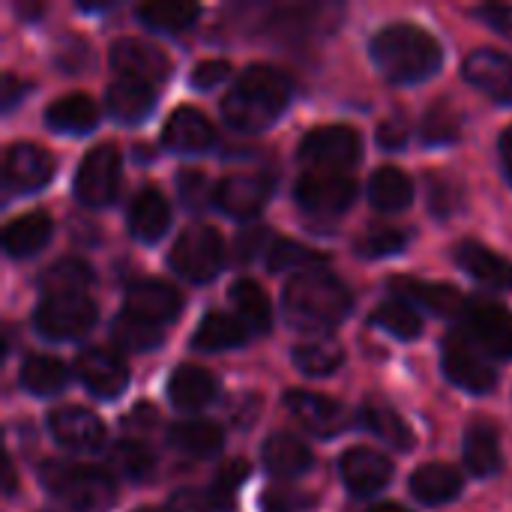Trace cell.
<instances>
[{
  "label": "cell",
  "mask_w": 512,
  "mask_h": 512,
  "mask_svg": "<svg viewBox=\"0 0 512 512\" xmlns=\"http://www.w3.org/2000/svg\"><path fill=\"white\" fill-rule=\"evenodd\" d=\"M18 381H21V387H24L27 393H33V396H54V393L66 390L69 372H66V366H63L57 357L30 354V357L21 363Z\"/></svg>",
  "instance_id": "cell-37"
},
{
  "label": "cell",
  "mask_w": 512,
  "mask_h": 512,
  "mask_svg": "<svg viewBox=\"0 0 512 512\" xmlns=\"http://www.w3.org/2000/svg\"><path fill=\"white\" fill-rule=\"evenodd\" d=\"M54 66L63 75H81L90 66V48L81 36H60L54 42Z\"/></svg>",
  "instance_id": "cell-47"
},
{
  "label": "cell",
  "mask_w": 512,
  "mask_h": 512,
  "mask_svg": "<svg viewBox=\"0 0 512 512\" xmlns=\"http://www.w3.org/2000/svg\"><path fill=\"white\" fill-rule=\"evenodd\" d=\"M111 339L123 348V351H153L162 345V327L156 324H147L129 312H120L114 321H111Z\"/></svg>",
  "instance_id": "cell-43"
},
{
  "label": "cell",
  "mask_w": 512,
  "mask_h": 512,
  "mask_svg": "<svg viewBox=\"0 0 512 512\" xmlns=\"http://www.w3.org/2000/svg\"><path fill=\"white\" fill-rule=\"evenodd\" d=\"M54 177V156L33 144L15 141L3 153V189L9 195H33Z\"/></svg>",
  "instance_id": "cell-11"
},
{
  "label": "cell",
  "mask_w": 512,
  "mask_h": 512,
  "mask_svg": "<svg viewBox=\"0 0 512 512\" xmlns=\"http://www.w3.org/2000/svg\"><path fill=\"white\" fill-rule=\"evenodd\" d=\"M459 135H462V114H459V108L450 99L435 102L426 111L423 123H420L423 144H429V147H447V144L459 141Z\"/></svg>",
  "instance_id": "cell-41"
},
{
  "label": "cell",
  "mask_w": 512,
  "mask_h": 512,
  "mask_svg": "<svg viewBox=\"0 0 512 512\" xmlns=\"http://www.w3.org/2000/svg\"><path fill=\"white\" fill-rule=\"evenodd\" d=\"M339 474L354 495H375L390 486L393 462L372 447H351L339 459Z\"/></svg>",
  "instance_id": "cell-19"
},
{
  "label": "cell",
  "mask_w": 512,
  "mask_h": 512,
  "mask_svg": "<svg viewBox=\"0 0 512 512\" xmlns=\"http://www.w3.org/2000/svg\"><path fill=\"white\" fill-rule=\"evenodd\" d=\"M462 72L468 84H474L495 102L512 105V54L495 48H477L465 57Z\"/></svg>",
  "instance_id": "cell-20"
},
{
  "label": "cell",
  "mask_w": 512,
  "mask_h": 512,
  "mask_svg": "<svg viewBox=\"0 0 512 512\" xmlns=\"http://www.w3.org/2000/svg\"><path fill=\"white\" fill-rule=\"evenodd\" d=\"M219 393V381L192 363H183L174 369L171 381H168V399L177 411H201L207 408Z\"/></svg>",
  "instance_id": "cell-25"
},
{
  "label": "cell",
  "mask_w": 512,
  "mask_h": 512,
  "mask_svg": "<svg viewBox=\"0 0 512 512\" xmlns=\"http://www.w3.org/2000/svg\"><path fill=\"white\" fill-rule=\"evenodd\" d=\"M375 138H378V147L381 150H405L408 147V138H411V126H408V120L405 117H390V120H384L381 126H378V132H375Z\"/></svg>",
  "instance_id": "cell-53"
},
{
  "label": "cell",
  "mask_w": 512,
  "mask_h": 512,
  "mask_svg": "<svg viewBox=\"0 0 512 512\" xmlns=\"http://www.w3.org/2000/svg\"><path fill=\"white\" fill-rule=\"evenodd\" d=\"M456 261L480 285H489V288H498V291H512V264L507 258H501L498 252L486 249L483 243L462 240L456 246Z\"/></svg>",
  "instance_id": "cell-24"
},
{
  "label": "cell",
  "mask_w": 512,
  "mask_h": 512,
  "mask_svg": "<svg viewBox=\"0 0 512 512\" xmlns=\"http://www.w3.org/2000/svg\"><path fill=\"white\" fill-rule=\"evenodd\" d=\"M261 456H264V465L273 477H282V480H294V477H303L309 468H312V453L309 447L288 435V432H276L264 441L261 447Z\"/></svg>",
  "instance_id": "cell-28"
},
{
  "label": "cell",
  "mask_w": 512,
  "mask_h": 512,
  "mask_svg": "<svg viewBox=\"0 0 512 512\" xmlns=\"http://www.w3.org/2000/svg\"><path fill=\"white\" fill-rule=\"evenodd\" d=\"M477 18L489 24L498 33H512V6L510 3H486L477 9Z\"/></svg>",
  "instance_id": "cell-56"
},
{
  "label": "cell",
  "mask_w": 512,
  "mask_h": 512,
  "mask_svg": "<svg viewBox=\"0 0 512 512\" xmlns=\"http://www.w3.org/2000/svg\"><path fill=\"white\" fill-rule=\"evenodd\" d=\"M162 141H165L168 150L192 156V153L210 150L213 141H216V132H213L210 120H207L198 108L183 105V108H177V111L168 117V123H165V129H162Z\"/></svg>",
  "instance_id": "cell-22"
},
{
  "label": "cell",
  "mask_w": 512,
  "mask_h": 512,
  "mask_svg": "<svg viewBox=\"0 0 512 512\" xmlns=\"http://www.w3.org/2000/svg\"><path fill=\"white\" fill-rule=\"evenodd\" d=\"M96 318H99V309L87 294H48L36 306L33 324L39 336L54 339V342H69V339H81L84 333H90Z\"/></svg>",
  "instance_id": "cell-6"
},
{
  "label": "cell",
  "mask_w": 512,
  "mask_h": 512,
  "mask_svg": "<svg viewBox=\"0 0 512 512\" xmlns=\"http://www.w3.org/2000/svg\"><path fill=\"white\" fill-rule=\"evenodd\" d=\"M444 375L465 393H474V396H483V393H492L495 384H498V375L495 369L489 366V360H483V354L465 339V336H450L447 345H444Z\"/></svg>",
  "instance_id": "cell-14"
},
{
  "label": "cell",
  "mask_w": 512,
  "mask_h": 512,
  "mask_svg": "<svg viewBox=\"0 0 512 512\" xmlns=\"http://www.w3.org/2000/svg\"><path fill=\"white\" fill-rule=\"evenodd\" d=\"M126 225H129V234L138 240V243H159L171 225V210H168V201L162 198L159 189L153 186H144L132 204H129V216H126Z\"/></svg>",
  "instance_id": "cell-23"
},
{
  "label": "cell",
  "mask_w": 512,
  "mask_h": 512,
  "mask_svg": "<svg viewBox=\"0 0 512 512\" xmlns=\"http://www.w3.org/2000/svg\"><path fill=\"white\" fill-rule=\"evenodd\" d=\"M291 84L288 78L264 63H255L240 72L234 87L222 99V120L237 132H264L288 108Z\"/></svg>",
  "instance_id": "cell-1"
},
{
  "label": "cell",
  "mask_w": 512,
  "mask_h": 512,
  "mask_svg": "<svg viewBox=\"0 0 512 512\" xmlns=\"http://www.w3.org/2000/svg\"><path fill=\"white\" fill-rule=\"evenodd\" d=\"M222 264H225V243L219 231L210 225L186 228L171 249V267L192 285L213 282L222 273Z\"/></svg>",
  "instance_id": "cell-5"
},
{
  "label": "cell",
  "mask_w": 512,
  "mask_h": 512,
  "mask_svg": "<svg viewBox=\"0 0 512 512\" xmlns=\"http://www.w3.org/2000/svg\"><path fill=\"white\" fill-rule=\"evenodd\" d=\"M390 288L399 294V300L411 303L414 309H429L441 318H462L468 309V297H462L453 285L444 282H423V279H390Z\"/></svg>",
  "instance_id": "cell-21"
},
{
  "label": "cell",
  "mask_w": 512,
  "mask_h": 512,
  "mask_svg": "<svg viewBox=\"0 0 512 512\" xmlns=\"http://www.w3.org/2000/svg\"><path fill=\"white\" fill-rule=\"evenodd\" d=\"M126 423L132 426V423H156V411H153V405H147V402H141V405H135L132 408V414L126 417Z\"/></svg>",
  "instance_id": "cell-59"
},
{
  "label": "cell",
  "mask_w": 512,
  "mask_h": 512,
  "mask_svg": "<svg viewBox=\"0 0 512 512\" xmlns=\"http://www.w3.org/2000/svg\"><path fill=\"white\" fill-rule=\"evenodd\" d=\"M48 432L63 450H72V453H93L105 441V423L93 411L78 408V405L51 411Z\"/></svg>",
  "instance_id": "cell-16"
},
{
  "label": "cell",
  "mask_w": 512,
  "mask_h": 512,
  "mask_svg": "<svg viewBox=\"0 0 512 512\" xmlns=\"http://www.w3.org/2000/svg\"><path fill=\"white\" fill-rule=\"evenodd\" d=\"M54 222L45 210H30L18 219H12L3 228V252L9 258H30L36 252H42L51 240Z\"/></svg>",
  "instance_id": "cell-26"
},
{
  "label": "cell",
  "mask_w": 512,
  "mask_h": 512,
  "mask_svg": "<svg viewBox=\"0 0 512 512\" xmlns=\"http://www.w3.org/2000/svg\"><path fill=\"white\" fill-rule=\"evenodd\" d=\"M354 300L345 282L324 270H309L297 273L282 294V309L285 318L294 330L321 336L324 330L342 324L351 312Z\"/></svg>",
  "instance_id": "cell-2"
},
{
  "label": "cell",
  "mask_w": 512,
  "mask_h": 512,
  "mask_svg": "<svg viewBox=\"0 0 512 512\" xmlns=\"http://www.w3.org/2000/svg\"><path fill=\"white\" fill-rule=\"evenodd\" d=\"M108 63L120 75V81H138L147 87L162 84L171 72V63L162 54V48H156L144 39H135V36L117 39L108 51Z\"/></svg>",
  "instance_id": "cell-12"
},
{
  "label": "cell",
  "mask_w": 512,
  "mask_h": 512,
  "mask_svg": "<svg viewBox=\"0 0 512 512\" xmlns=\"http://www.w3.org/2000/svg\"><path fill=\"white\" fill-rule=\"evenodd\" d=\"M465 465L477 477H495L504 465L498 435L489 426H471L465 432Z\"/></svg>",
  "instance_id": "cell-38"
},
{
  "label": "cell",
  "mask_w": 512,
  "mask_h": 512,
  "mask_svg": "<svg viewBox=\"0 0 512 512\" xmlns=\"http://www.w3.org/2000/svg\"><path fill=\"white\" fill-rule=\"evenodd\" d=\"M249 336H252L249 327H246L237 315L210 309V312L201 318V324H198V330H195V336H192V348H195V351H204V354L231 351V348L246 345Z\"/></svg>",
  "instance_id": "cell-27"
},
{
  "label": "cell",
  "mask_w": 512,
  "mask_h": 512,
  "mask_svg": "<svg viewBox=\"0 0 512 512\" xmlns=\"http://www.w3.org/2000/svg\"><path fill=\"white\" fill-rule=\"evenodd\" d=\"M27 90H30V84H24L18 75L6 72V75H3V93H0V96H3V111H12V108L18 105V99H21Z\"/></svg>",
  "instance_id": "cell-57"
},
{
  "label": "cell",
  "mask_w": 512,
  "mask_h": 512,
  "mask_svg": "<svg viewBox=\"0 0 512 512\" xmlns=\"http://www.w3.org/2000/svg\"><path fill=\"white\" fill-rule=\"evenodd\" d=\"M156 105V93L153 87L147 84H138V81H114L105 93V108L108 114L117 120V123H126V126H135L141 123L144 117H150Z\"/></svg>",
  "instance_id": "cell-31"
},
{
  "label": "cell",
  "mask_w": 512,
  "mask_h": 512,
  "mask_svg": "<svg viewBox=\"0 0 512 512\" xmlns=\"http://www.w3.org/2000/svg\"><path fill=\"white\" fill-rule=\"evenodd\" d=\"M177 189H180V201L189 207V210H204L210 201H213V189L207 183V177L195 168H186L180 177H177Z\"/></svg>",
  "instance_id": "cell-51"
},
{
  "label": "cell",
  "mask_w": 512,
  "mask_h": 512,
  "mask_svg": "<svg viewBox=\"0 0 512 512\" xmlns=\"http://www.w3.org/2000/svg\"><path fill=\"white\" fill-rule=\"evenodd\" d=\"M327 261L330 258L324 252H315L309 246H300L297 240H276L273 249H270V255H267V264L276 273H282V270H300V267H303V273H309V270H315V267H321Z\"/></svg>",
  "instance_id": "cell-45"
},
{
  "label": "cell",
  "mask_w": 512,
  "mask_h": 512,
  "mask_svg": "<svg viewBox=\"0 0 512 512\" xmlns=\"http://www.w3.org/2000/svg\"><path fill=\"white\" fill-rule=\"evenodd\" d=\"M216 498L213 492H201V489H180L168 498V512H213Z\"/></svg>",
  "instance_id": "cell-52"
},
{
  "label": "cell",
  "mask_w": 512,
  "mask_h": 512,
  "mask_svg": "<svg viewBox=\"0 0 512 512\" xmlns=\"http://www.w3.org/2000/svg\"><path fill=\"white\" fill-rule=\"evenodd\" d=\"M135 512H159V510H135Z\"/></svg>",
  "instance_id": "cell-62"
},
{
  "label": "cell",
  "mask_w": 512,
  "mask_h": 512,
  "mask_svg": "<svg viewBox=\"0 0 512 512\" xmlns=\"http://www.w3.org/2000/svg\"><path fill=\"white\" fill-rule=\"evenodd\" d=\"M99 123V111L90 96L66 93L45 108V126L63 135H87Z\"/></svg>",
  "instance_id": "cell-29"
},
{
  "label": "cell",
  "mask_w": 512,
  "mask_h": 512,
  "mask_svg": "<svg viewBox=\"0 0 512 512\" xmlns=\"http://www.w3.org/2000/svg\"><path fill=\"white\" fill-rule=\"evenodd\" d=\"M411 198H414V186L405 171L384 165L369 177V201L375 210L396 213V210H405L411 204Z\"/></svg>",
  "instance_id": "cell-36"
},
{
  "label": "cell",
  "mask_w": 512,
  "mask_h": 512,
  "mask_svg": "<svg viewBox=\"0 0 512 512\" xmlns=\"http://www.w3.org/2000/svg\"><path fill=\"white\" fill-rule=\"evenodd\" d=\"M42 297L48 294H87V288L93 285V270L78 261V258H60L57 264H51L42 279Z\"/></svg>",
  "instance_id": "cell-40"
},
{
  "label": "cell",
  "mask_w": 512,
  "mask_h": 512,
  "mask_svg": "<svg viewBox=\"0 0 512 512\" xmlns=\"http://www.w3.org/2000/svg\"><path fill=\"white\" fill-rule=\"evenodd\" d=\"M357 423L372 432L375 438H381L384 444H390L393 450H411L414 447V435L408 429V423L387 405V402H375L369 399L360 414H357Z\"/></svg>",
  "instance_id": "cell-32"
},
{
  "label": "cell",
  "mask_w": 512,
  "mask_h": 512,
  "mask_svg": "<svg viewBox=\"0 0 512 512\" xmlns=\"http://www.w3.org/2000/svg\"><path fill=\"white\" fill-rule=\"evenodd\" d=\"M363 156L360 135L351 126H318L300 144V159L312 165V171H336L357 165Z\"/></svg>",
  "instance_id": "cell-8"
},
{
  "label": "cell",
  "mask_w": 512,
  "mask_h": 512,
  "mask_svg": "<svg viewBox=\"0 0 512 512\" xmlns=\"http://www.w3.org/2000/svg\"><path fill=\"white\" fill-rule=\"evenodd\" d=\"M273 180L264 174H231L216 183L213 204L231 219H252L270 201Z\"/></svg>",
  "instance_id": "cell-15"
},
{
  "label": "cell",
  "mask_w": 512,
  "mask_h": 512,
  "mask_svg": "<svg viewBox=\"0 0 512 512\" xmlns=\"http://www.w3.org/2000/svg\"><path fill=\"white\" fill-rule=\"evenodd\" d=\"M228 300L237 312V318L249 327V333H267L273 324V309L270 300L264 294V288H258V282L252 279H237L228 291Z\"/></svg>",
  "instance_id": "cell-35"
},
{
  "label": "cell",
  "mask_w": 512,
  "mask_h": 512,
  "mask_svg": "<svg viewBox=\"0 0 512 512\" xmlns=\"http://www.w3.org/2000/svg\"><path fill=\"white\" fill-rule=\"evenodd\" d=\"M426 186H429V210L438 219H450L462 207V192H459V186L453 180L435 174V177L426 180Z\"/></svg>",
  "instance_id": "cell-48"
},
{
  "label": "cell",
  "mask_w": 512,
  "mask_h": 512,
  "mask_svg": "<svg viewBox=\"0 0 512 512\" xmlns=\"http://www.w3.org/2000/svg\"><path fill=\"white\" fill-rule=\"evenodd\" d=\"M285 408L294 417V423L303 426L315 438H336V435L348 432V426H351V414L345 405H339L330 396L309 393V390L285 393Z\"/></svg>",
  "instance_id": "cell-13"
},
{
  "label": "cell",
  "mask_w": 512,
  "mask_h": 512,
  "mask_svg": "<svg viewBox=\"0 0 512 512\" xmlns=\"http://www.w3.org/2000/svg\"><path fill=\"white\" fill-rule=\"evenodd\" d=\"M498 153H501L504 174H507V180L512 183V126L501 132V138H498Z\"/></svg>",
  "instance_id": "cell-58"
},
{
  "label": "cell",
  "mask_w": 512,
  "mask_h": 512,
  "mask_svg": "<svg viewBox=\"0 0 512 512\" xmlns=\"http://www.w3.org/2000/svg\"><path fill=\"white\" fill-rule=\"evenodd\" d=\"M135 15L156 33H183L198 21L201 9L192 3H144L135 9Z\"/></svg>",
  "instance_id": "cell-39"
},
{
  "label": "cell",
  "mask_w": 512,
  "mask_h": 512,
  "mask_svg": "<svg viewBox=\"0 0 512 512\" xmlns=\"http://www.w3.org/2000/svg\"><path fill=\"white\" fill-rule=\"evenodd\" d=\"M372 324L387 330L390 336H396L402 342H414L423 333V321H420L417 309L411 303H405V300H387V303L375 306Z\"/></svg>",
  "instance_id": "cell-42"
},
{
  "label": "cell",
  "mask_w": 512,
  "mask_h": 512,
  "mask_svg": "<svg viewBox=\"0 0 512 512\" xmlns=\"http://www.w3.org/2000/svg\"><path fill=\"white\" fill-rule=\"evenodd\" d=\"M228 72H231V66L225 60H204L192 72V87L195 90H213L219 81L228 78Z\"/></svg>",
  "instance_id": "cell-55"
},
{
  "label": "cell",
  "mask_w": 512,
  "mask_h": 512,
  "mask_svg": "<svg viewBox=\"0 0 512 512\" xmlns=\"http://www.w3.org/2000/svg\"><path fill=\"white\" fill-rule=\"evenodd\" d=\"M273 243H276V240H273L270 228H249V231L237 234V243H234V258H237L240 264H255L258 258L270 255Z\"/></svg>",
  "instance_id": "cell-50"
},
{
  "label": "cell",
  "mask_w": 512,
  "mask_h": 512,
  "mask_svg": "<svg viewBox=\"0 0 512 512\" xmlns=\"http://www.w3.org/2000/svg\"><path fill=\"white\" fill-rule=\"evenodd\" d=\"M246 477H249V465H246L243 459L222 465V471L216 474V483H213V489H210V492H213V498H216V507H219V510H231L234 492H237V486H243V483H246Z\"/></svg>",
  "instance_id": "cell-49"
},
{
  "label": "cell",
  "mask_w": 512,
  "mask_h": 512,
  "mask_svg": "<svg viewBox=\"0 0 512 512\" xmlns=\"http://www.w3.org/2000/svg\"><path fill=\"white\" fill-rule=\"evenodd\" d=\"M462 321L465 339L492 360H512V312L492 300H468Z\"/></svg>",
  "instance_id": "cell-7"
},
{
  "label": "cell",
  "mask_w": 512,
  "mask_h": 512,
  "mask_svg": "<svg viewBox=\"0 0 512 512\" xmlns=\"http://www.w3.org/2000/svg\"><path fill=\"white\" fill-rule=\"evenodd\" d=\"M366 512H408L402 504H396V501H384V504H372Z\"/></svg>",
  "instance_id": "cell-60"
},
{
  "label": "cell",
  "mask_w": 512,
  "mask_h": 512,
  "mask_svg": "<svg viewBox=\"0 0 512 512\" xmlns=\"http://www.w3.org/2000/svg\"><path fill=\"white\" fill-rule=\"evenodd\" d=\"M42 483L51 495L75 510H108L117 498L114 477L93 465H48Z\"/></svg>",
  "instance_id": "cell-4"
},
{
  "label": "cell",
  "mask_w": 512,
  "mask_h": 512,
  "mask_svg": "<svg viewBox=\"0 0 512 512\" xmlns=\"http://www.w3.org/2000/svg\"><path fill=\"white\" fill-rule=\"evenodd\" d=\"M291 357H294V366L306 378H327L342 366L345 351L333 336H309L294 348Z\"/></svg>",
  "instance_id": "cell-34"
},
{
  "label": "cell",
  "mask_w": 512,
  "mask_h": 512,
  "mask_svg": "<svg viewBox=\"0 0 512 512\" xmlns=\"http://www.w3.org/2000/svg\"><path fill=\"white\" fill-rule=\"evenodd\" d=\"M75 375L84 384V390L96 399H117L129 384V366L114 351H84L75 363Z\"/></svg>",
  "instance_id": "cell-18"
},
{
  "label": "cell",
  "mask_w": 512,
  "mask_h": 512,
  "mask_svg": "<svg viewBox=\"0 0 512 512\" xmlns=\"http://www.w3.org/2000/svg\"><path fill=\"white\" fill-rule=\"evenodd\" d=\"M171 447H177L183 456L192 459H213L222 453L225 447V432L216 423L207 420H189V423H177L168 432Z\"/></svg>",
  "instance_id": "cell-33"
},
{
  "label": "cell",
  "mask_w": 512,
  "mask_h": 512,
  "mask_svg": "<svg viewBox=\"0 0 512 512\" xmlns=\"http://www.w3.org/2000/svg\"><path fill=\"white\" fill-rule=\"evenodd\" d=\"M309 504L306 495H300L297 489H270L264 498H261V510L264 512H297Z\"/></svg>",
  "instance_id": "cell-54"
},
{
  "label": "cell",
  "mask_w": 512,
  "mask_h": 512,
  "mask_svg": "<svg viewBox=\"0 0 512 512\" xmlns=\"http://www.w3.org/2000/svg\"><path fill=\"white\" fill-rule=\"evenodd\" d=\"M297 204L315 219H333L345 213L357 198V183L336 171H309L297 180Z\"/></svg>",
  "instance_id": "cell-9"
},
{
  "label": "cell",
  "mask_w": 512,
  "mask_h": 512,
  "mask_svg": "<svg viewBox=\"0 0 512 512\" xmlns=\"http://www.w3.org/2000/svg\"><path fill=\"white\" fill-rule=\"evenodd\" d=\"M459 492H462V477L450 465L432 462L411 474V495L426 507L450 504L453 498H459Z\"/></svg>",
  "instance_id": "cell-30"
},
{
  "label": "cell",
  "mask_w": 512,
  "mask_h": 512,
  "mask_svg": "<svg viewBox=\"0 0 512 512\" xmlns=\"http://www.w3.org/2000/svg\"><path fill=\"white\" fill-rule=\"evenodd\" d=\"M183 309L180 291L165 279H138L126 288V309L129 315L162 327L165 321H174Z\"/></svg>",
  "instance_id": "cell-17"
},
{
  "label": "cell",
  "mask_w": 512,
  "mask_h": 512,
  "mask_svg": "<svg viewBox=\"0 0 512 512\" xmlns=\"http://www.w3.org/2000/svg\"><path fill=\"white\" fill-rule=\"evenodd\" d=\"M120 189V153L114 144L93 147L75 171V198L84 207H105Z\"/></svg>",
  "instance_id": "cell-10"
},
{
  "label": "cell",
  "mask_w": 512,
  "mask_h": 512,
  "mask_svg": "<svg viewBox=\"0 0 512 512\" xmlns=\"http://www.w3.org/2000/svg\"><path fill=\"white\" fill-rule=\"evenodd\" d=\"M408 246V234L399 231V228H372L369 234H363L357 240V255L363 258H387V255H396Z\"/></svg>",
  "instance_id": "cell-46"
},
{
  "label": "cell",
  "mask_w": 512,
  "mask_h": 512,
  "mask_svg": "<svg viewBox=\"0 0 512 512\" xmlns=\"http://www.w3.org/2000/svg\"><path fill=\"white\" fill-rule=\"evenodd\" d=\"M15 492V471H12V465H6V495H12Z\"/></svg>",
  "instance_id": "cell-61"
},
{
  "label": "cell",
  "mask_w": 512,
  "mask_h": 512,
  "mask_svg": "<svg viewBox=\"0 0 512 512\" xmlns=\"http://www.w3.org/2000/svg\"><path fill=\"white\" fill-rule=\"evenodd\" d=\"M369 51L381 75L393 84H420L432 78L444 60L438 39L408 21H396L375 33Z\"/></svg>",
  "instance_id": "cell-3"
},
{
  "label": "cell",
  "mask_w": 512,
  "mask_h": 512,
  "mask_svg": "<svg viewBox=\"0 0 512 512\" xmlns=\"http://www.w3.org/2000/svg\"><path fill=\"white\" fill-rule=\"evenodd\" d=\"M108 465L129 483H144L153 477V468H156V459L147 447L135 444V441H117L111 447V456H108Z\"/></svg>",
  "instance_id": "cell-44"
}]
</instances>
